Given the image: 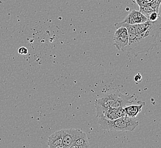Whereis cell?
Returning a JSON list of instances; mask_svg holds the SVG:
<instances>
[{
	"label": "cell",
	"mask_w": 161,
	"mask_h": 148,
	"mask_svg": "<svg viewBox=\"0 0 161 148\" xmlns=\"http://www.w3.org/2000/svg\"><path fill=\"white\" fill-rule=\"evenodd\" d=\"M129 43V34L127 29L124 26H121L116 29L114 35V45L116 48L122 51Z\"/></svg>",
	"instance_id": "obj_3"
},
{
	"label": "cell",
	"mask_w": 161,
	"mask_h": 148,
	"mask_svg": "<svg viewBox=\"0 0 161 148\" xmlns=\"http://www.w3.org/2000/svg\"><path fill=\"white\" fill-rule=\"evenodd\" d=\"M134 80L135 82H136V84L140 83H141L142 81V75H141V74L138 73V74H136V75H135L134 78Z\"/></svg>",
	"instance_id": "obj_14"
},
{
	"label": "cell",
	"mask_w": 161,
	"mask_h": 148,
	"mask_svg": "<svg viewBox=\"0 0 161 148\" xmlns=\"http://www.w3.org/2000/svg\"><path fill=\"white\" fill-rule=\"evenodd\" d=\"M120 93H121L118 91L110 93L101 98L97 99L96 101V105L101 107L102 108H110L118 99Z\"/></svg>",
	"instance_id": "obj_5"
},
{
	"label": "cell",
	"mask_w": 161,
	"mask_h": 148,
	"mask_svg": "<svg viewBox=\"0 0 161 148\" xmlns=\"http://www.w3.org/2000/svg\"><path fill=\"white\" fill-rule=\"evenodd\" d=\"M138 105H131L126 106L124 108L126 114L130 117H136V116L142 110V107L145 105L144 102L140 101Z\"/></svg>",
	"instance_id": "obj_10"
},
{
	"label": "cell",
	"mask_w": 161,
	"mask_h": 148,
	"mask_svg": "<svg viewBox=\"0 0 161 148\" xmlns=\"http://www.w3.org/2000/svg\"><path fill=\"white\" fill-rule=\"evenodd\" d=\"M78 129L63 130V143L65 148H71Z\"/></svg>",
	"instance_id": "obj_7"
},
{
	"label": "cell",
	"mask_w": 161,
	"mask_h": 148,
	"mask_svg": "<svg viewBox=\"0 0 161 148\" xmlns=\"http://www.w3.org/2000/svg\"><path fill=\"white\" fill-rule=\"evenodd\" d=\"M149 20L148 18L146 17L140 11H137L136 10H133L131 12L126 16L122 22L130 24V25H136L144 23Z\"/></svg>",
	"instance_id": "obj_4"
},
{
	"label": "cell",
	"mask_w": 161,
	"mask_h": 148,
	"mask_svg": "<svg viewBox=\"0 0 161 148\" xmlns=\"http://www.w3.org/2000/svg\"><path fill=\"white\" fill-rule=\"evenodd\" d=\"M47 145L50 148H65L63 143V130L51 135L48 138Z\"/></svg>",
	"instance_id": "obj_6"
},
{
	"label": "cell",
	"mask_w": 161,
	"mask_h": 148,
	"mask_svg": "<svg viewBox=\"0 0 161 148\" xmlns=\"http://www.w3.org/2000/svg\"><path fill=\"white\" fill-rule=\"evenodd\" d=\"M18 52L21 55H26L28 53V50L25 47H21L19 48Z\"/></svg>",
	"instance_id": "obj_15"
},
{
	"label": "cell",
	"mask_w": 161,
	"mask_h": 148,
	"mask_svg": "<svg viewBox=\"0 0 161 148\" xmlns=\"http://www.w3.org/2000/svg\"><path fill=\"white\" fill-rule=\"evenodd\" d=\"M98 123L102 130L110 131H133L138 127L139 122L136 117H130L127 114L115 120L98 118Z\"/></svg>",
	"instance_id": "obj_2"
},
{
	"label": "cell",
	"mask_w": 161,
	"mask_h": 148,
	"mask_svg": "<svg viewBox=\"0 0 161 148\" xmlns=\"http://www.w3.org/2000/svg\"><path fill=\"white\" fill-rule=\"evenodd\" d=\"M89 147V141L85 133L78 130L71 148H85Z\"/></svg>",
	"instance_id": "obj_9"
},
{
	"label": "cell",
	"mask_w": 161,
	"mask_h": 148,
	"mask_svg": "<svg viewBox=\"0 0 161 148\" xmlns=\"http://www.w3.org/2000/svg\"><path fill=\"white\" fill-rule=\"evenodd\" d=\"M140 11L142 14H143L146 17H147L148 19H149V16L151 14V13L155 12L154 10L153 9V8L150 5H144V6H140Z\"/></svg>",
	"instance_id": "obj_11"
},
{
	"label": "cell",
	"mask_w": 161,
	"mask_h": 148,
	"mask_svg": "<svg viewBox=\"0 0 161 148\" xmlns=\"http://www.w3.org/2000/svg\"><path fill=\"white\" fill-rule=\"evenodd\" d=\"M129 34V43L122 51L137 56L143 53H149L157 45L158 36L142 33Z\"/></svg>",
	"instance_id": "obj_1"
},
{
	"label": "cell",
	"mask_w": 161,
	"mask_h": 148,
	"mask_svg": "<svg viewBox=\"0 0 161 148\" xmlns=\"http://www.w3.org/2000/svg\"><path fill=\"white\" fill-rule=\"evenodd\" d=\"M159 17H160V14L159 13L154 12L151 13V14L149 16V20L152 22L155 21Z\"/></svg>",
	"instance_id": "obj_13"
},
{
	"label": "cell",
	"mask_w": 161,
	"mask_h": 148,
	"mask_svg": "<svg viewBox=\"0 0 161 148\" xmlns=\"http://www.w3.org/2000/svg\"><path fill=\"white\" fill-rule=\"evenodd\" d=\"M133 95H125L122 93H120L118 99L114 102V103L110 107L114 110L117 111L120 108H125L128 105L132 104L130 100L134 97Z\"/></svg>",
	"instance_id": "obj_8"
},
{
	"label": "cell",
	"mask_w": 161,
	"mask_h": 148,
	"mask_svg": "<svg viewBox=\"0 0 161 148\" xmlns=\"http://www.w3.org/2000/svg\"><path fill=\"white\" fill-rule=\"evenodd\" d=\"M161 3V0H153L150 5L151 6L153 9L156 12L159 13V7Z\"/></svg>",
	"instance_id": "obj_12"
}]
</instances>
